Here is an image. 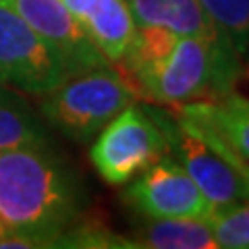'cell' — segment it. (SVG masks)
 Instances as JSON below:
<instances>
[{"label":"cell","mask_w":249,"mask_h":249,"mask_svg":"<svg viewBox=\"0 0 249 249\" xmlns=\"http://www.w3.org/2000/svg\"><path fill=\"white\" fill-rule=\"evenodd\" d=\"M119 69L142 98L178 108L235 91L241 58L229 44L177 36L162 27H137Z\"/></svg>","instance_id":"obj_1"},{"label":"cell","mask_w":249,"mask_h":249,"mask_svg":"<svg viewBox=\"0 0 249 249\" xmlns=\"http://www.w3.org/2000/svg\"><path fill=\"white\" fill-rule=\"evenodd\" d=\"M83 210L79 181L48 142L0 152V222L9 231L54 247Z\"/></svg>","instance_id":"obj_2"},{"label":"cell","mask_w":249,"mask_h":249,"mask_svg":"<svg viewBox=\"0 0 249 249\" xmlns=\"http://www.w3.org/2000/svg\"><path fill=\"white\" fill-rule=\"evenodd\" d=\"M142 98L133 81L112 65L73 75L46 93L40 112L46 123L73 139L88 143L121 110Z\"/></svg>","instance_id":"obj_3"},{"label":"cell","mask_w":249,"mask_h":249,"mask_svg":"<svg viewBox=\"0 0 249 249\" xmlns=\"http://www.w3.org/2000/svg\"><path fill=\"white\" fill-rule=\"evenodd\" d=\"M91 142V164L110 185L129 183L170 154L168 139L154 110L135 102L116 114Z\"/></svg>","instance_id":"obj_4"},{"label":"cell","mask_w":249,"mask_h":249,"mask_svg":"<svg viewBox=\"0 0 249 249\" xmlns=\"http://www.w3.org/2000/svg\"><path fill=\"white\" fill-rule=\"evenodd\" d=\"M69 75L36 29L17 13L11 0H0V83L46 96Z\"/></svg>","instance_id":"obj_5"},{"label":"cell","mask_w":249,"mask_h":249,"mask_svg":"<svg viewBox=\"0 0 249 249\" xmlns=\"http://www.w3.org/2000/svg\"><path fill=\"white\" fill-rule=\"evenodd\" d=\"M154 116L168 139L170 156L187 170L212 210L249 199L247 178L204 137L178 119H168L158 112Z\"/></svg>","instance_id":"obj_6"},{"label":"cell","mask_w":249,"mask_h":249,"mask_svg":"<svg viewBox=\"0 0 249 249\" xmlns=\"http://www.w3.org/2000/svg\"><path fill=\"white\" fill-rule=\"evenodd\" d=\"M123 199L143 218H208L212 206L170 154L131 178Z\"/></svg>","instance_id":"obj_7"},{"label":"cell","mask_w":249,"mask_h":249,"mask_svg":"<svg viewBox=\"0 0 249 249\" xmlns=\"http://www.w3.org/2000/svg\"><path fill=\"white\" fill-rule=\"evenodd\" d=\"M17 13L48 44L69 77L112 65L100 52L62 0H11Z\"/></svg>","instance_id":"obj_8"},{"label":"cell","mask_w":249,"mask_h":249,"mask_svg":"<svg viewBox=\"0 0 249 249\" xmlns=\"http://www.w3.org/2000/svg\"><path fill=\"white\" fill-rule=\"evenodd\" d=\"M73 17L106 56L119 65L135 40L137 25L129 11L127 0H62Z\"/></svg>","instance_id":"obj_9"},{"label":"cell","mask_w":249,"mask_h":249,"mask_svg":"<svg viewBox=\"0 0 249 249\" xmlns=\"http://www.w3.org/2000/svg\"><path fill=\"white\" fill-rule=\"evenodd\" d=\"M177 116L210 131L232 154L249 162V98L231 91L177 108Z\"/></svg>","instance_id":"obj_10"},{"label":"cell","mask_w":249,"mask_h":249,"mask_svg":"<svg viewBox=\"0 0 249 249\" xmlns=\"http://www.w3.org/2000/svg\"><path fill=\"white\" fill-rule=\"evenodd\" d=\"M137 27H162L177 36L229 44L199 0H127Z\"/></svg>","instance_id":"obj_11"},{"label":"cell","mask_w":249,"mask_h":249,"mask_svg":"<svg viewBox=\"0 0 249 249\" xmlns=\"http://www.w3.org/2000/svg\"><path fill=\"white\" fill-rule=\"evenodd\" d=\"M143 249H216L208 218H145L129 237Z\"/></svg>","instance_id":"obj_12"},{"label":"cell","mask_w":249,"mask_h":249,"mask_svg":"<svg viewBox=\"0 0 249 249\" xmlns=\"http://www.w3.org/2000/svg\"><path fill=\"white\" fill-rule=\"evenodd\" d=\"M48 131L19 93L0 83V152L19 145L46 143Z\"/></svg>","instance_id":"obj_13"},{"label":"cell","mask_w":249,"mask_h":249,"mask_svg":"<svg viewBox=\"0 0 249 249\" xmlns=\"http://www.w3.org/2000/svg\"><path fill=\"white\" fill-rule=\"evenodd\" d=\"M229 46L243 56L249 48V0H199Z\"/></svg>","instance_id":"obj_14"},{"label":"cell","mask_w":249,"mask_h":249,"mask_svg":"<svg viewBox=\"0 0 249 249\" xmlns=\"http://www.w3.org/2000/svg\"><path fill=\"white\" fill-rule=\"evenodd\" d=\"M208 222L218 247L249 249V199L212 210Z\"/></svg>","instance_id":"obj_15"},{"label":"cell","mask_w":249,"mask_h":249,"mask_svg":"<svg viewBox=\"0 0 249 249\" xmlns=\"http://www.w3.org/2000/svg\"><path fill=\"white\" fill-rule=\"evenodd\" d=\"M54 247H89V249H98V247H108V249H123L127 247L131 249L129 237H121L112 232L110 229H106L100 222H91L83 220V216L77 220L71 229H67L62 235L54 241Z\"/></svg>","instance_id":"obj_16"},{"label":"cell","mask_w":249,"mask_h":249,"mask_svg":"<svg viewBox=\"0 0 249 249\" xmlns=\"http://www.w3.org/2000/svg\"><path fill=\"white\" fill-rule=\"evenodd\" d=\"M241 75L249 77V48L243 52V56H241Z\"/></svg>","instance_id":"obj_17"}]
</instances>
